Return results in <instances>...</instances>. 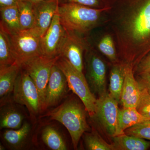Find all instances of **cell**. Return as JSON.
<instances>
[{
	"label": "cell",
	"instance_id": "obj_29",
	"mask_svg": "<svg viewBox=\"0 0 150 150\" xmlns=\"http://www.w3.org/2000/svg\"><path fill=\"white\" fill-rule=\"evenodd\" d=\"M59 4L74 3L92 8L103 9L106 8L107 0H58Z\"/></svg>",
	"mask_w": 150,
	"mask_h": 150
},
{
	"label": "cell",
	"instance_id": "obj_2",
	"mask_svg": "<svg viewBox=\"0 0 150 150\" xmlns=\"http://www.w3.org/2000/svg\"><path fill=\"white\" fill-rule=\"evenodd\" d=\"M106 8H92L74 3L60 4V21L68 32L86 36L92 30L107 25Z\"/></svg>",
	"mask_w": 150,
	"mask_h": 150
},
{
	"label": "cell",
	"instance_id": "obj_1",
	"mask_svg": "<svg viewBox=\"0 0 150 150\" xmlns=\"http://www.w3.org/2000/svg\"><path fill=\"white\" fill-rule=\"evenodd\" d=\"M106 8L120 62L134 71L150 51V0H107Z\"/></svg>",
	"mask_w": 150,
	"mask_h": 150
},
{
	"label": "cell",
	"instance_id": "obj_27",
	"mask_svg": "<svg viewBox=\"0 0 150 150\" xmlns=\"http://www.w3.org/2000/svg\"><path fill=\"white\" fill-rule=\"evenodd\" d=\"M125 134L150 141V121L138 123L126 129Z\"/></svg>",
	"mask_w": 150,
	"mask_h": 150
},
{
	"label": "cell",
	"instance_id": "obj_25",
	"mask_svg": "<svg viewBox=\"0 0 150 150\" xmlns=\"http://www.w3.org/2000/svg\"><path fill=\"white\" fill-rule=\"evenodd\" d=\"M17 6L21 30L32 29L35 23L33 4L24 0H20Z\"/></svg>",
	"mask_w": 150,
	"mask_h": 150
},
{
	"label": "cell",
	"instance_id": "obj_6",
	"mask_svg": "<svg viewBox=\"0 0 150 150\" xmlns=\"http://www.w3.org/2000/svg\"><path fill=\"white\" fill-rule=\"evenodd\" d=\"M12 100L25 106L30 115L33 116L43 111L38 90L29 75L21 68L15 84Z\"/></svg>",
	"mask_w": 150,
	"mask_h": 150
},
{
	"label": "cell",
	"instance_id": "obj_26",
	"mask_svg": "<svg viewBox=\"0 0 150 150\" xmlns=\"http://www.w3.org/2000/svg\"><path fill=\"white\" fill-rule=\"evenodd\" d=\"M85 146L88 150H114L112 144L107 143L96 131L83 134Z\"/></svg>",
	"mask_w": 150,
	"mask_h": 150
},
{
	"label": "cell",
	"instance_id": "obj_10",
	"mask_svg": "<svg viewBox=\"0 0 150 150\" xmlns=\"http://www.w3.org/2000/svg\"><path fill=\"white\" fill-rule=\"evenodd\" d=\"M118 103L108 93L98 98L95 113L91 117L98 123L107 135L112 138L116 134Z\"/></svg>",
	"mask_w": 150,
	"mask_h": 150
},
{
	"label": "cell",
	"instance_id": "obj_13",
	"mask_svg": "<svg viewBox=\"0 0 150 150\" xmlns=\"http://www.w3.org/2000/svg\"><path fill=\"white\" fill-rule=\"evenodd\" d=\"M68 83L66 76L55 64L53 66L46 86L45 110L57 105L67 93Z\"/></svg>",
	"mask_w": 150,
	"mask_h": 150
},
{
	"label": "cell",
	"instance_id": "obj_5",
	"mask_svg": "<svg viewBox=\"0 0 150 150\" xmlns=\"http://www.w3.org/2000/svg\"><path fill=\"white\" fill-rule=\"evenodd\" d=\"M103 57L88 44L84 56V64L86 69L85 76L92 92L98 98L108 93L106 91L108 64Z\"/></svg>",
	"mask_w": 150,
	"mask_h": 150
},
{
	"label": "cell",
	"instance_id": "obj_28",
	"mask_svg": "<svg viewBox=\"0 0 150 150\" xmlns=\"http://www.w3.org/2000/svg\"><path fill=\"white\" fill-rule=\"evenodd\" d=\"M140 87L141 94L136 109L141 115L150 121V94L146 89Z\"/></svg>",
	"mask_w": 150,
	"mask_h": 150
},
{
	"label": "cell",
	"instance_id": "obj_14",
	"mask_svg": "<svg viewBox=\"0 0 150 150\" xmlns=\"http://www.w3.org/2000/svg\"><path fill=\"white\" fill-rule=\"evenodd\" d=\"M59 5L58 0H46L33 4L35 23L32 29L40 37L50 27Z\"/></svg>",
	"mask_w": 150,
	"mask_h": 150
},
{
	"label": "cell",
	"instance_id": "obj_8",
	"mask_svg": "<svg viewBox=\"0 0 150 150\" xmlns=\"http://www.w3.org/2000/svg\"><path fill=\"white\" fill-rule=\"evenodd\" d=\"M59 56L51 58L41 55L30 59L21 66L33 81L40 94L43 110H45V94L51 70Z\"/></svg>",
	"mask_w": 150,
	"mask_h": 150
},
{
	"label": "cell",
	"instance_id": "obj_30",
	"mask_svg": "<svg viewBox=\"0 0 150 150\" xmlns=\"http://www.w3.org/2000/svg\"><path fill=\"white\" fill-rule=\"evenodd\" d=\"M134 72L135 75L150 73V51L139 62Z\"/></svg>",
	"mask_w": 150,
	"mask_h": 150
},
{
	"label": "cell",
	"instance_id": "obj_34",
	"mask_svg": "<svg viewBox=\"0 0 150 150\" xmlns=\"http://www.w3.org/2000/svg\"><path fill=\"white\" fill-rule=\"evenodd\" d=\"M5 149V147L4 146L1 144V145H0V150H4Z\"/></svg>",
	"mask_w": 150,
	"mask_h": 150
},
{
	"label": "cell",
	"instance_id": "obj_24",
	"mask_svg": "<svg viewBox=\"0 0 150 150\" xmlns=\"http://www.w3.org/2000/svg\"><path fill=\"white\" fill-rule=\"evenodd\" d=\"M15 63L10 35L0 27V66H9Z\"/></svg>",
	"mask_w": 150,
	"mask_h": 150
},
{
	"label": "cell",
	"instance_id": "obj_15",
	"mask_svg": "<svg viewBox=\"0 0 150 150\" xmlns=\"http://www.w3.org/2000/svg\"><path fill=\"white\" fill-rule=\"evenodd\" d=\"M19 104L11 99L1 105L0 128L1 129H17L22 126L25 115Z\"/></svg>",
	"mask_w": 150,
	"mask_h": 150
},
{
	"label": "cell",
	"instance_id": "obj_19",
	"mask_svg": "<svg viewBox=\"0 0 150 150\" xmlns=\"http://www.w3.org/2000/svg\"><path fill=\"white\" fill-rule=\"evenodd\" d=\"M150 121L138 112L136 108L118 109L115 136L125 134L126 129L138 123Z\"/></svg>",
	"mask_w": 150,
	"mask_h": 150
},
{
	"label": "cell",
	"instance_id": "obj_18",
	"mask_svg": "<svg viewBox=\"0 0 150 150\" xmlns=\"http://www.w3.org/2000/svg\"><path fill=\"white\" fill-rule=\"evenodd\" d=\"M31 130L32 127L30 123L24 121L19 129H6L2 134L3 141L11 149H23L28 144Z\"/></svg>",
	"mask_w": 150,
	"mask_h": 150
},
{
	"label": "cell",
	"instance_id": "obj_32",
	"mask_svg": "<svg viewBox=\"0 0 150 150\" xmlns=\"http://www.w3.org/2000/svg\"><path fill=\"white\" fill-rule=\"evenodd\" d=\"M20 0H0V8L17 6Z\"/></svg>",
	"mask_w": 150,
	"mask_h": 150
},
{
	"label": "cell",
	"instance_id": "obj_17",
	"mask_svg": "<svg viewBox=\"0 0 150 150\" xmlns=\"http://www.w3.org/2000/svg\"><path fill=\"white\" fill-rule=\"evenodd\" d=\"M21 67L16 63L6 66H0L1 105L12 99L15 84Z\"/></svg>",
	"mask_w": 150,
	"mask_h": 150
},
{
	"label": "cell",
	"instance_id": "obj_12",
	"mask_svg": "<svg viewBox=\"0 0 150 150\" xmlns=\"http://www.w3.org/2000/svg\"><path fill=\"white\" fill-rule=\"evenodd\" d=\"M67 32L60 56L67 59L76 69L83 73L84 56L88 43L85 36L75 33Z\"/></svg>",
	"mask_w": 150,
	"mask_h": 150
},
{
	"label": "cell",
	"instance_id": "obj_22",
	"mask_svg": "<svg viewBox=\"0 0 150 150\" xmlns=\"http://www.w3.org/2000/svg\"><path fill=\"white\" fill-rule=\"evenodd\" d=\"M0 27L6 30L10 35L21 30L18 6L0 8Z\"/></svg>",
	"mask_w": 150,
	"mask_h": 150
},
{
	"label": "cell",
	"instance_id": "obj_3",
	"mask_svg": "<svg viewBox=\"0 0 150 150\" xmlns=\"http://www.w3.org/2000/svg\"><path fill=\"white\" fill-rule=\"evenodd\" d=\"M84 105L75 98L66 100L43 117L60 122L69 133L74 147L76 149L81 137L89 130Z\"/></svg>",
	"mask_w": 150,
	"mask_h": 150
},
{
	"label": "cell",
	"instance_id": "obj_31",
	"mask_svg": "<svg viewBox=\"0 0 150 150\" xmlns=\"http://www.w3.org/2000/svg\"><path fill=\"white\" fill-rule=\"evenodd\" d=\"M135 77L139 85L146 89L150 94V73L137 75Z\"/></svg>",
	"mask_w": 150,
	"mask_h": 150
},
{
	"label": "cell",
	"instance_id": "obj_9",
	"mask_svg": "<svg viewBox=\"0 0 150 150\" xmlns=\"http://www.w3.org/2000/svg\"><path fill=\"white\" fill-rule=\"evenodd\" d=\"M85 37L88 45L107 59L110 64L121 62L115 37L108 25L94 29Z\"/></svg>",
	"mask_w": 150,
	"mask_h": 150
},
{
	"label": "cell",
	"instance_id": "obj_7",
	"mask_svg": "<svg viewBox=\"0 0 150 150\" xmlns=\"http://www.w3.org/2000/svg\"><path fill=\"white\" fill-rule=\"evenodd\" d=\"M10 35L16 63L20 66L42 55L41 38L32 29L21 30Z\"/></svg>",
	"mask_w": 150,
	"mask_h": 150
},
{
	"label": "cell",
	"instance_id": "obj_11",
	"mask_svg": "<svg viewBox=\"0 0 150 150\" xmlns=\"http://www.w3.org/2000/svg\"><path fill=\"white\" fill-rule=\"evenodd\" d=\"M67 32L60 21L59 11L54 17L50 27L41 38L42 55L51 58L60 56Z\"/></svg>",
	"mask_w": 150,
	"mask_h": 150
},
{
	"label": "cell",
	"instance_id": "obj_23",
	"mask_svg": "<svg viewBox=\"0 0 150 150\" xmlns=\"http://www.w3.org/2000/svg\"><path fill=\"white\" fill-rule=\"evenodd\" d=\"M41 139L46 146L52 150H66L68 147L62 134L54 126L48 125L42 130Z\"/></svg>",
	"mask_w": 150,
	"mask_h": 150
},
{
	"label": "cell",
	"instance_id": "obj_16",
	"mask_svg": "<svg viewBox=\"0 0 150 150\" xmlns=\"http://www.w3.org/2000/svg\"><path fill=\"white\" fill-rule=\"evenodd\" d=\"M141 89L133 69L127 66L120 102L123 108H136L139 100Z\"/></svg>",
	"mask_w": 150,
	"mask_h": 150
},
{
	"label": "cell",
	"instance_id": "obj_4",
	"mask_svg": "<svg viewBox=\"0 0 150 150\" xmlns=\"http://www.w3.org/2000/svg\"><path fill=\"white\" fill-rule=\"evenodd\" d=\"M56 64L67 78L68 87L81 100L91 117L95 113L97 99L92 92L83 73L80 71L65 59L60 56Z\"/></svg>",
	"mask_w": 150,
	"mask_h": 150
},
{
	"label": "cell",
	"instance_id": "obj_21",
	"mask_svg": "<svg viewBox=\"0 0 150 150\" xmlns=\"http://www.w3.org/2000/svg\"><path fill=\"white\" fill-rule=\"evenodd\" d=\"M114 150H146L150 142L145 139L125 134L112 137Z\"/></svg>",
	"mask_w": 150,
	"mask_h": 150
},
{
	"label": "cell",
	"instance_id": "obj_20",
	"mask_svg": "<svg viewBox=\"0 0 150 150\" xmlns=\"http://www.w3.org/2000/svg\"><path fill=\"white\" fill-rule=\"evenodd\" d=\"M127 66L120 62L111 65L109 76V95L120 103Z\"/></svg>",
	"mask_w": 150,
	"mask_h": 150
},
{
	"label": "cell",
	"instance_id": "obj_33",
	"mask_svg": "<svg viewBox=\"0 0 150 150\" xmlns=\"http://www.w3.org/2000/svg\"><path fill=\"white\" fill-rule=\"evenodd\" d=\"M24 1H27L32 3L33 4H37V3L46 1V0H24Z\"/></svg>",
	"mask_w": 150,
	"mask_h": 150
}]
</instances>
